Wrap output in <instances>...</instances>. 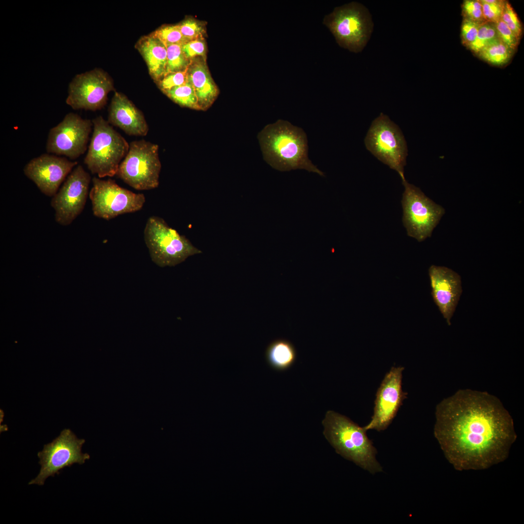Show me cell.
<instances>
[{"label":"cell","mask_w":524,"mask_h":524,"mask_svg":"<svg viewBox=\"0 0 524 524\" xmlns=\"http://www.w3.org/2000/svg\"><path fill=\"white\" fill-rule=\"evenodd\" d=\"M434 434L458 470L488 469L503 462L517 436L500 401L488 393L459 390L436 407Z\"/></svg>","instance_id":"cell-1"},{"label":"cell","mask_w":524,"mask_h":524,"mask_svg":"<svg viewBox=\"0 0 524 524\" xmlns=\"http://www.w3.org/2000/svg\"><path fill=\"white\" fill-rule=\"evenodd\" d=\"M258 139L264 160L274 169H305L324 176L309 159L307 136L300 128L279 119L265 126Z\"/></svg>","instance_id":"cell-2"},{"label":"cell","mask_w":524,"mask_h":524,"mask_svg":"<svg viewBox=\"0 0 524 524\" xmlns=\"http://www.w3.org/2000/svg\"><path fill=\"white\" fill-rule=\"evenodd\" d=\"M322 424L325 438L338 454L372 475L383 471L364 426L333 410L326 412Z\"/></svg>","instance_id":"cell-3"},{"label":"cell","mask_w":524,"mask_h":524,"mask_svg":"<svg viewBox=\"0 0 524 524\" xmlns=\"http://www.w3.org/2000/svg\"><path fill=\"white\" fill-rule=\"evenodd\" d=\"M93 131L84 163L99 178L116 175L129 144L102 116L92 120Z\"/></svg>","instance_id":"cell-4"},{"label":"cell","mask_w":524,"mask_h":524,"mask_svg":"<svg viewBox=\"0 0 524 524\" xmlns=\"http://www.w3.org/2000/svg\"><path fill=\"white\" fill-rule=\"evenodd\" d=\"M323 24L340 47L355 53L361 51L366 45L374 26L368 9L356 1L335 7L325 16Z\"/></svg>","instance_id":"cell-5"},{"label":"cell","mask_w":524,"mask_h":524,"mask_svg":"<svg viewBox=\"0 0 524 524\" xmlns=\"http://www.w3.org/2000/svg\"><path fill=\"white\" fill-rule=\"evenodd\" d=\"M144 239L152 262L161 267L175 266L202 251L158 216H150L144 229Z\"/></svg>","instance_id":"cell-6"},{"label":"cell","mask_w":524,"mask_h":524,"mask_svg":"<svg viewBox=\"0 0 524 524\" xmlns=\"http://www.w3.org/2000/svg\"><path fill=\"white\" fill-rule=\"evenodd\" d=\"M161 167L158 145L145 140L133 141L116 175L135 189L150 190L159 186Z\"/></svg>","instance_id":"cell-7"},{"label":"cell","mask_w":524,"mask_h":524,"mask_svg":"<svg viewBox=\"0 0 524 524\" xmlns=\"http://www.w3.org/2000/svg\"><path fill=\"white\" fill-rule=\"evenodd\" d=\"M365 147L380 161L396 171L405 180L404 166L408 155L407 143L398 126L380 113L373 120L364 140Z\"/></svg>","instance_id":"cell-8"},{"label":"cell","mask_w":524,"mask_h":524,"mask_svg":"<svg viewBox=\"0 0 524 524\" xmlns=\"http://www.w3.org/2000/svg\"><path fill=\"white\" fill-rule=\"evenodd\" d=\"M402 183L404 186L401 201L403 224L409 236L422 242L431 236L445 214V209L406 180Z\"/></svg>","instance_id":"cell-9"},{"label":"cell","mask_w":524,"mask_h":524,"mask_svg":"<svg viewBox=\"0 0 524 524\" xmlns=\"http://www.w3.org/2000/svg\"><path fill=\"white\" fill-rule=\"evenodd\" d=\"M84 442L85 440L78 439L70 429L63 430L58 437L44 445L43 450L38 453L40 471L29 484L43 485L48 477L59 474L65 467L75 463L83 464L90 458L89 454L82 452Z\"/></svg>","instance_id":"cell-10"},{"label":"cell","mask_w":524,"mask_h":524,"mask_svg":"<svg viewBox=\"0 0 524 524\" xmlns=\"http://www.w3.org/2000/svg\"><path fill=\"white\" fill-rule=\"evenodd\" d=\"M89 192L93 214L110 220L127 213L140 210L146 201L143 194H137L119 186L114 180L92 179Z\"/></svg>","instance_id":"cell-11"},{"label":"cell","mask_w":524,"mask_h":524,"mask_svg":"<svg viewBox=\"0 0 524 524\" xmlns=\"http://www.w3.org/2000/svg\"><path fill=\"white\" fill-rule=\"evenodd\" d=\"M93 126L92 121L89 119L82 118L74 113L66 114L59 123L49 130L47 152L72 160L78 158L87 149Z\"/></svg>","instance_id":"cell-12"},{"label":"cell","mask_w":524,"mask_h":524,"mask_svg":"<svg viewBox=\"0 0 524 524\" xmlns=\"http://www.w3.org/2000/svg\"><path fill=\"white\" fill-rule=\"evenodd\" d=\"M114 90L109 75L103 70L95 68L75 76L68 86L66 103L74 110L95 111L106 104L108 95Z\"/></svg>","instance_id":"cell-13"},{"label":"cell","mask_w":524,"mask_h":524,"mask_svg":"<svg viewBox=\"0 0 524 524\" xmlns=\"http://www.w3.org/2000/svg\"><path fill=\"white\" fill-rule=\"evenodd\" d=\"M404 370L403 366H393L385 375L376 393L373 414L364 426L366 430L384 431L396 416L407 397L402 386Z\"/></svg>","instance_id":"cell-14"},{"label":"cell","mask_w":524,"mask_h":524,"mask_svg":"<svg viewBox=\"0 0 524 524\" xmlns=\"http://www.w3.org/2000/svg\"><path fill=\"white\" fill-rule=\"evenodd\" d=\"M90 180L89 174L81 165H77L69 174L51 201L58 223L68 225L82 213L86 201Z\"/></svg>","instance_id":"cell-15"},{"label":"cell","mask_w":524,"mask_h":524,"mask_svg":"<svg viewBox=\"0 0 524 524\" xmlns=\"http://www.w3.org/2000/svg\"><path fill=\"white\" fill-rule=\"evenodd\" d=\"M77 164V162L65 157L43 154L30 160L25 165L23 171L42 193L52 196Z\"/></svg>","instance_id":"cell-16"},{"label":"cell","mask_w":524,"mask_h":524,"mask_svg":"<svg viewBox=\"0 0 524 524\" xmlns=\"http://www.w3.org/2000/svg\"><path fill=\"white\" fill-rule=\"evenodd\" d=\"M432 296L448 325L462 293L458 273L445 266L432 265L428 269Z\"/></svg>","instance_id":"cell-17"},{"label":"cell","mask_w":524,"mask_h":524,"mask_svg":"<svg viewBox=\"0 0 524 524\" xmlns=\"http://www.w3.org/2000/svg\"><path fill=\"white\" fill-rule=\"evenodd\" d=\"M108 122L129 135L146 136L149 130L143 113L125 95L117 92L109 107Z\"/></svg>","instance_id":"cell-18"},{"label":"cell","mask_w":524,"mask_h":524,"mask_svg":"<svg viewBox=\"0 0 524 524\" xmlns=\"http://www.w3.org/2000/svg\"><path fill=\"white\" fill-rule=\"evenodd\" d=\"M187 75L194 88L200 110L206 111L217 98L219 91L211 77L205 58L197 57L191 60Z\"/></svg>","instance_id":"cell-19"},{"label":"cell","mask_w":524,"mask_h":524,"mask_svg":"<svg viewBox=\"0 0 524 524\" xmlns=\"http://www.w3.org/2000/svg\"><path fill=\"white\" fill-rule=\"evenodd\" d=\"M136 48L145 60L149 74L157 83L165 75L166 47L150 34L141 37L136 44Z\"/></svg>","instance_id":"cell-20"},{"label":"cell","mask_w":524,"mask_h":524,"mask_svg":"<svg viewBox=\"0 0 524 524\" xmlns=\"http://www.w3.org/2000/svg\"><path fill=\"white\" fill-rule=\"evenodd\" d=\"M265 358L268 364L274 369L285 370L295 362L296 352L291 342L284 339H278L267 346Z\"/></svg>","instance_id":"cell-21"},{"label":"cell","mask_w":524,"mask_h":524,"mask_svg":"<svg viewBox=\"0 0 524 524\" xmlns=\"http://www.w3.org/2000/svg\"><path fill=\"white\" fill-rule=\"evenodd\" d=\"M512 50L498 37L477 53L483 59L496 65L506 63L510 59Z\"/></svg>","instance_id":"cell-22"},{"label":"cell","mask_w":524,"mask_h":524,"mask_svg":"<svg viewBox=\"0 0 524 524\" xmlns=\"http://www.w3.org/2000/svg\"><path fill=\"white\" fill-rule=\"evenodd\" d=\"M164 93L181 107L200 110L194 88L189 80L184 84L173 88Z\"/></svg>","instance_id":"cell-23"},{"label":"cell","mask_w":524,"mask_h":524,"mask_svg":"<svg viewBox=\"0 0 524 524\" xmlns=\"http://www.w3.org/2000/svg\"><path fill=\"white\" fill-rule=\"evenodd\" d=\"M166 47L167 65L165 75L187 70L191 60H189L184 55L182 49V45L173 44Z\"/></svg>","instance_id":"cell-24"},{"label":"cell","mask_w":524,"mask_h":524,"mask_svg":"<svg viewBox=\"0 0 524 524\" xmlns=\"http://www.w3.org/2000/svg\"><path fill=\"white\" fill-rule=\"evenodd\" d=\"M150 34L158 38L165 47L173 44L183 45L189 42L181 33L178 24L163 25Z\"/></svg>","instance_id":"cell-25"},{"label":"cell","mask_w":524,"mask_h":524,"mask_svg":"<svg viewBox=\"0 0 524 524\" xmlns=\"http://www.w3.org/2000/svg\"><path fill=\"white\" fill-rule=\"evenodd\" d=\"M498 38L494 25L487 22L481 24L475 42L469 48L476 53Z\"/></svg>","instance_id":"cell-26"},{"label":"cell","mask_w":524,"mask_h":524,"mask_svg":"<svg viewBox=\"0 0 524 524\" xmlns=\"http://www.w3.org/2000/svg\"><path fill=\"white\" fill-rule=\"evenodd\" d=\"M183 36L189 41L203 39L205 28L200 22L192 18H188L178 24Z\"/></svg>","instance_id":"cell-27"},{"label":"cell","mask_w":524,"mask_h":524,"mask_svg":"<svg viewBox=\"0 0 524 524\" xmlns=\"http://www.w3.org/2000/svg\"><path fill=\"white\" fill-rule=\"evenodd\" d=\"M479 1L485 20L495 23L501 19L505 2L498 0Z\"/></svg>","instance_id":"cell-28"},{"label":"cell","mask_w":524,"mask_h":524,"mask_svg":"<svg viewBox=\"0 0 524 524\" xmlns=\"http://www.w3.org/2000/svg\"><path fill=\"white\" fill-rule=\"evenodd\" d=\"M188 81L187 69L165 75L157 84L163 92L184 84Z\"/></svg>","instance_id":"cell-29"},{"label":"cell","mask_w":524,"mask_h":524,"mask_svg":"<svg viewBox=\"0 0 524 524\" xmlns=\"http://www.w3.org/2000/svg\"><path fill=\"white\" fill-rule=\"evenodd\" d=\"M501 19L519 39L522 33L521 23L510 4L505 2Z\"/></svg>","instance_id":"cell-30"},{"label":"cell","mask_w":524,"mask_h":524,"mask_svg":"<svg viewBox=\"0 0 524 524\" xmlns=\"http://www.w3.org/2000/svg\"><path fill=\"white\" fill-rule=\"evenodd\" d=\"M494 25L499 39L513 50L517 46L519 39L501 19Z\"/></svg>","instance_id":"cell-31"},{"label":"cell","mask_w":524,"mask_h":524,"mask_svg":"<svg viewBox=\"0 0 524 524\" xmlns=\"http://www.w3.org/2000/svg\"><path fill=\"white\" fill-rule=\"evenodd\" d=\"M462 7L466 18L479 23H482L485 21L482 7L479 0H465Z\"/></svg>","instance_id":"cell-32"},{"label":"cell","mask_w":524,"mask_h":524,"mask_svg":"<svg viewBox=\"0 0 524 524\" xmlns=\"http://www.w3.org/2000/svg\"><path fill=\"white\" fill-rule=\"evenodd\" d=\"M182 49L190 60L197 57L205 58L206 45L203 39L190 41L182 45Z\"/></svg>","instance_id":"cell-33"},{"label":"cell","mask_w":524,"mask_h":524,"mask_svg":"<svg viewBox=\"0 0 524 524\" xmlns=\"http://www.w3.org/2000/svg\"><path fill=\"white\" fill-rule=\"evenodd\" d=\"M481 24L466 18L463 20L461 26V38L463 44L468 48L475 42Z\"/></svg>","instance_id":"cell-34"}]
</instances>
